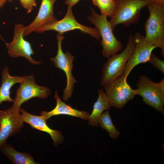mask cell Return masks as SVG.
<instances>
[{"mask_svg":"<svg viewBox=\"0 0 164 164\" xmlns=\"http://www.w3.org/2000/svg\"><path fill=\"white\" fill-rule=\"evenodd\" d=\"M2 84L0 87V104L4 101L13 102L11 98L10 90L15 84L20 83L23 79V76H11L9 73V68L4 67L1 73Z\"/></svg>","mask_w":164,"mask_h":164,"instance_id":"16","label":"cell"},{"mask_svg":"<svg viewBox=\"0 0 164 164\" xmlns=\"http://www.w3.org/2000/svg\"><path fill=\"white\" fill-rule=\"evenodd\" d=\"M2 153L15 164H38L29 153L17 151L12 145L6 143L0 148Z\"/></svg>","mask_w":164,"mask_h":164,"instance_id":"18","label":"cell"},{"mask_svg":"<svg viewBox=\"0 0 164 164\" xmlns=\"http://www.w3.org/2000/svg\"><path fill=\"white\" fill-rule=\"evenodd\" d=\"M136 95L142 97L143 101L157 111L164 114V94L160 91L157 83L152 81L146 76L141 75L137 83Z\"/></svg>","mask_w":164,"mask_h":164,"instance_id":"8","label":"cell"},{"mask_svg":"<svg viewBox=\"0 0 164 164\" xmlns=\"http://www.w3.org/2000/svg\"><path fill=\"white\" fill-rule=\"evenodd\" d=\"M7 0H0V7L3 6Z\"/></svg>","mask_w":164,"mask_h":164,"instance_id":"26","label":"cell"},{"mask_svg":"<svg viewBox=\"0 0 164 164\" xmlns=\"http://www.w3.org/2000/svg\"><path fill=\"white\" fill-rule=\"evenodd\" d=\"M135 41L134 36L130 34L127 45L120 53H116L109 58L104 64L101 84L105 86L121 75L130 55L134 49Z\"/></svg>","mask_w":164,"mask_h":164,"instance_id":"4","label":"cell"},{"mask_svg":"<svg viewBox=\"0 0 164 164\" xmlns=\"http://www.w3.org/2000/svg\"><path fill=\"white\" fill-rule=\"evenodd\" d=\"M20 113L11 106L5 111H0V148L8 138L18 133L24 127Z\"/></svg>","mask_w":164,"mask_h":164,"instance_id":"12","label":"cell"},{"mask_svg":"<svg viewBox=\"0 0 164 164\" xmlns=\"http://www.w3.org/2000/svg\"><path fill=\"white\" fill-rule=\"evenodd\" d=\"M64 37L62 34L58 33L57 35V54L55 57L51 58L50 60L54 63L56 68L63 70L66 74L67 85L63 91V100L67 101L72 96L74 85L77 81L72 74L74 56L70 52L64 53L62 50V43Z\"/></svg>","mask_w":164,"mask_h":164,"instance_id":"6","label":"cell"},{"mask_svg":"<svg viewBox=\"0 0 164 164\" xmlns=\"http://www.w3.org/2000/svg\"><path fill=\"white\" fill-rule=\"evenodd\" d=\"M54 98L56 102L55 108L50 111H43L40 113L41 115H43L46 120L53 116L61 114L70 115L85 120H88L89 113L73 108L70 105L67 104L60 98L56 91L55 92Z\"/></svg>","mask_w":164,"mask_h":164,"instance_id":"15","label":"cell"},{"mask_svg":"<svg viewBox=\"0 0 164 164\" xmlns=\"http://www.w3.org/2000/svg\"><path fill=\"white\" fill-rule=\"evenodd\" d=\"M20 112L21 113L20 117L24 122L28 124L33 128L48 133L51 136L55 146H57L62 142L64 137L61 133L59 131L50 128L47 125L46 123L47 120L43 115H33L23 108L20 109Z\"/></svg>","mask_w":164,"mask_h":164,"instance_id":"13","label":"cell"},{"mask_svg":"<svg viewBox=\"0 0 164 164\" xmlns=\"http://www.w3.org/2000/svg\"><path fill=\"white\" fill-rule=\"evenodd\" d=\"M57 0H42L37 15L33 22L25 27V36L42 26L57 20L53 13V7Z\"/></svg>","mask_w":164,"mask_h":164,"instance_id":"14","label":"cell"},{"mask_svg":"<svg viewBox=\"0 0 164 164\" xmlns=\"http://www.w3.org/2000/svg\"><path fill=\"white\" fill-rule=\"evenodd\" d=\"M22 6L26 9L27 13H30L36 6V0H19Z\"/></svg>","mask_w":164,"mask_h":164,"instance_id":"22","label":"cell"},{"mask_svg":"<svg viewBox=\"0 0 164 164\" xmlns=\"http://www.w3.org/2000/svg\"><path fill=\"white\" fill-rule=\"evenodd\" d=\"M98 124L108 132L111 138L116 139L119 137L120 132L114 125L108 110L102 113L99 119Z\"/></svg>","mask_w":164,"mask_h":164,"instance_id":"19","label":"cell"},{"mask_svg":"<svg viewBox=\"0 0 164 164\" xmlns=\"http://www.w3.org/2000/svg\"><path fill=\"white\" fill-rule=\"evenodd\" d=\"M93 4L98 7L101 14L111 17L115 11V0H92Z\"/></svg>","mask_w":164,"mask_h":164,"instance_id":"20","label":"cell"},{"mask_svg":"<svg viewBox=\"0 0 164 164\" xmlns=\"http://www.w3.org/2000/svg\"><path fill=\"white\" fill-rule=\"evenodd\" d=\"M135 45L134 50L129 57L121 76L127 78L136 66L148 62L152 51L156 47L149 43L145 36L136 32L134 35Z\"/></svg>","mask_w":164,"mask_h":164,"instance_id":"11","label":"cell"},{"mask_svg":"<svg viewBox=\"0 0 164 164\" xmlns=\"http://www.w3.org/2000/svg\"><path fill=\"white\" fill-rule=\"evenodd\" d=\"M150 1L155 2L157 3H160L164 4V0H149Z\"/></svg>","mask_w":164,"mask_h":164,"instance_id":"25","label":"cell"},{"mask_svg":"<svg viewBox=\"0 0 164 164\" xmlns=\"http://www.w3.org/2000/svg\"><path fill=\"white\" fill-rule=\"evenodd\" d=\"M7 1L9 2H12V0H7Z\"/></svg>","mask_w":164,"mask_h":164,"instance_id":"28","label":"cell"},{"mask_svg":"<svg viewBox=\"0 0 164 164\" xmlns=\"http://www.w3.org/2000/svg\"><path fill=\"white\" fill-rule=\"evenodd\" d=\"M0 8H1L0 7ZM0 39H3L0 35Z\"/></svg>","mask_w":164,"mask_h":164,"instance_id":"27","label":"cell"},{"mask_svg":"<svg viewBox=\"0 0 164 164\" xmlns=\"http://www.w3.org/2000/svg\"><path fill=\"white\" fill-rule=\"evenodd\" d=\"M148 62L155 68L164 73V61L160 59L156 55L152 53Z\"/></svg>","mask_w":164,"mask_h":164,"instance_id":"21","label":"cell"},{"mask_svg":"<svg viewBox=\"0 0 164 164\" xmlns=\"http://www.w3.org/2000/svg\"><path fill=\"white\" fill-rule=\"evenodd\" d=\"M80 0H65V3L68 6L72 7L77 3Z\"/></svg>","mask_w":164,"mask_h":164,"instance_id":"23","label":"cell"},{"mask_svg":"<svg viewBox=\"0 0 164 164\" xmlns=\"http://www.w3.org/2000/svg\"><path fill=\"white\" fill-rule=\"evenodd\" d=\"M157 83L160 91L164 94V79H163L159 82Z\"/></svg>","mask_w":164,"mask_h":164,"instance_id":"24","label":"cell"},{"mask_svg":"<svg viewBox=\"0 0 164 164\" xmlns=\"http://www.w3.org/2000/svg\"><path fill=\"white\" fill-rule=\"evenodd\" d=\"M98 96L94 103L92 112L88 116V125L97 127L99 119L105 110L110 109L111 105L108 97L102 89L98 90Z\"/></svg>","mask_w":164,"mask_h":164,"instance_id":"17","label":"cell"},{"mask_svg":"<svg viewBox=\"0 0 164 164\" xmlns=\"http://www.w3.org/2000/svg\"><path fill=\"white\" fill-rule=\"evenodd\" d=\"M126 80L121 76L104 86L105 93L111 106L120 109L136 95Z\"/></svg>","mask_w":164,"mask_h":164,"instance_id":"9","label":"cell"},{"mask_svg":"<svg viewBox=\"0 0 164 164\" xmlns=\"http://www.w3.org/2000/svg\"><path fill=\"white\" fill-rule=\"evenodd\" d=\"M146 7L149 15L145 24L146 40L161 49L164 56V4L149 1Z\"/></svg>","mask_w":164,"mask_h":164,"instance_id":"1","label":"cell"},{"mask_svg":"<svg viewBox=\"0 0 164 164\" xmlns=\"http://www.w3.org/2000/svg\"><path fill=\"white\" fill-rule=\"evenodd\" d=\"M23 77L19 87L17 89L12 106L14 110L18 113L20 112V107L22 104L34 97L46 98L51 93L50 88L37 85L33 75H24Z\"/></svg>","mask_w":164,"mask_h":164,"instance_id":"5","label":"cell"},{"mask_svg":"<svg viewBox=\"0 0 164 164\" xmlns=\"http://www.w3.org/2000/svg\"><path fill=\"white\" fill-rule=\"evenodd\" d=\"M114 13L109 21L114 30L119 24L125 27L135 24L140 17V11L149 2V0H115Z\"/></svg>","mask_w":164,"mask_h":164,"instance_id":"3","label":"cell"},{"mask_svg":"<svg viewBox=\"0 0 164 164\" xmlns=\"http://www.w3.org/2000/svg\"><path fill=\"white\" fill-rule=\"evenodd\" d=\"M91 9V14L87 17V19L95 26L101 37L100 43L103 47L102 55L106 58H109L121 50L122 43L113 34V30L107 19V16L104 15H99L93 9Z\"/></svg>","mask_w":164,"mask_h":164,"instance_id":"2","label":"cell"},{"mask_svg":"<svg viewBox=\"0 0 164 164\" xmlns=\"http://www.w3.org/2000/svg\"><path fill=\"white\" fill-rule=\"evenodd\" d=\"M25 27L22 24L15 26L12 41L10 43L5 42L8 53L11 57H24L32 64L39 65L42 62L36 61L32 58V55H34V52L31 44L23 38Z\"/></svg>","mask_w":164,"mask_h":164,"instance_id":"10","label":"cell"},{"mask_svg":"<svg viewBox=\"0 0 164 164\" xmlns=\"http://www.w3.org/2000/svg\"><path fill=\"white\" fill-rule=\"evenodd\" d=\"M72 8V7L68 6L66 15L61 20L45 24L34 32L42 33L47 31L53 30L63 35L67 32L79 29L82 32L89 34L99 40L101 36L98 29L96 28H91L84 26L77 22L74 16Z\"/></svg>","mask_w":164,"mask_h":164,"instance_id":"7","label":"cell"}]
</instances>
